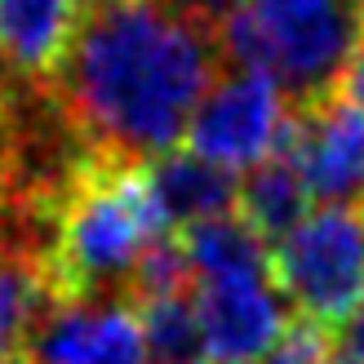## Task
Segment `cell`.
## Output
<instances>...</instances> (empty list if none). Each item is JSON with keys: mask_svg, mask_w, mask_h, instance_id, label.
I'll use <instances>...</instances> for the list:
<instances>
[{"mask_svg": "<svg viewBox=\"0 0 364 364\" xmlns=\"http://www.w3.org/2000/svg\"><path fill=\"white\" fill-rule=\"evenodd\" d=\"M218 36L156 0H85L53 89L89 156L147 165L187 138L200 98L223 71Z\"/></svg>", "mask_w": 364, "mask_h": 364, "instance_id": "1", "label": "cell"}, {"mask_svg": "<svg viewBox=\"0 0 364 364\" xmlns=\"http://www.w3.org/2000/svg\"><path fill=\"white\" fill-rule=\"evenodd\" d=\"M218 45L231 67L258 71L294 112L338 94L364 45V0H235Z\"/></svg>", "mask_w": 364, "mask_h": 364, "instance_id": "2", "label": "cell"}, {"mask_svg": "<svg viewBox=\"0 0 364 364\" xmlns=\"http://www.w3.org/2000/svg\"><path fill=\"white\" fill-rule=\"evenodd\" d=\"M165 231L138 165L89 160L58 205L49 276L58 298H124L147 245Z\"/></svg>", "mask_w": 364, "mask_h": 364, "instance_id": "3", "label": "cell"}, {"mask_svg": "<svg viewBox=\"0 0 364 364\" xmlns=\"http://www.w3.org/2000/svg\"><path fill=\"white\" fill-rule=\"evenodd\" d=\"M271 284L294 302L302 320L333 333L364 302V227L351 209L324 205L271 245Z\"/></svg>", "mask_w": 364, "mask_h": 364, "instance_id": "4", "label": "cell"}, {"mask_svg": "<svg viewBox=\"0 0 364 364\" xmlns=\"http://www.w3.org/2000/svg\"><path fill=\"white\" fill-rule=\"evenodd\" d=\"M289 116H294V107L284 102V94L267 76L231 67V71H218L209 94L200 98L187 124V147L196 156H205L209 165L240 173L280 147Z\"/></svg>", "mask_w": 364, "mask_h": 364, "instance_id": "5", "label": "cell"}, {"mask_svg": "<svg viewBox=\"0 0 364 364\" xmlns=\"http://www.w3.org/2000/svg\"><path fill=\"white\" fill-rule=\"evenodd\" d=\"M205 364H258L284 333L289 306L271 276L200 280L191 289Z\"/></svg>", "mask_w": 364, "mask_h": 364, "instance_id": "6", "label": "cell"}, {"mask_svg": "<svg viewBox=\"0 0 364 364\" xmlns=\"http://www.w3.org/2000/svg\"><path fill=\"white\" fill-rule=\"evenodd\" d=\"M23 364H151L124 298H53Z\"/></svg>", "mask_w": 364, "mask_h": 364, "instance_id": "7", "label": "cell"}, {"mask_svg": "<svg viewBox=\"0 0 364 364\" xmlns=\"http://www.w3.org/2000/svg\"><path fill=\"white\" fill-rule=\"evenodd\" d=\"M276 151L298 160L311 200L342 209L351 200H364V112L347 98L294 112Z\"/></svg>", "mask_w": 364, "mask_h": 364, "instance_id": "8", "label": "cell"}, {"mask_svg": "<svg viewBox=\"0 0 364 364\" xmlns=\"http://www.w3.org/2000/svg\"><path fill=\"white\" fill-rule=\"evenodd\" d=\"M138 169L165 231H187L209 223V218L235 213V182L240 178L223 165H209L191 147H169Z\"/></svg>", "mask_w": 364, "mask_h": 364, "instance_id": "9", "label": "cell"}, {"mask_svg": "<svg viewBox=\"0 0 364 364\" xmlns=\"http://www.w3.org/2000/svg\"><path fill=\"white\" fill-rule=\"evenodd\" d=\"M80 18L85 0H0V63L23 80H53Z\"/></svg>", "mask_w": 364, "mask_h": 364, "instance_id": "10", "label": "cell"}, {"mask_svg": "<svg viewBox=\"0 0 364 364\" xmlns=\"http://www.w3.org/2000/svg\"><path fill=\"white\" fill-rule=\"evenodd\" d=\"M306 213H311V191L289 151H271L235 182V218L258 231L267 245L284 240Z\"/></svg>", "mask_w": 364, "mask_h": 364, "instance_id": "11", "label": "cell"}, {"mask_svg": "<svg viewBox=\"0 0 364 364\" xmlns=\"http://www.w3.org/2000/svg\"><path fill=\"white\" fill-rule=\"evenodd\" d=\"M53 298H58V289H53L45 258L0 249V364L27 360V347Z\"/></svg>", "mask_w": 364, "mask_h": 364, "instance_id": "12", "label": "cell"}, {"mask_svg": "<svg viewBox=\"0 0 364 364\" xmlns=\"http://www.w3.org/2000/svg\"><path fill=\"white\" fill-rule=\"evenodd\" d=\"M187 249L191 276L200 280H235V276H271V245L235 213L209 218L200 227L178 231Z\"/></svg>", "mask_w": 364, "mask_h": 364, "instance_id": "13", "label": "cell"}, {"mask_svg": "<svg viewBox=\"0 0 364 364\" xmlns=\"http://www.w3.org/2000/svg\"><path fill=\"white\" fill-rule=\"evenodd\" d=\"M134 311H138L142 347H147L151 364H196V360H205L191 294L151 298V302H138Z\"/></svg>", "mask_w": 364, "mask_h": 364, "instance_id": "14", "label": "cell"}, {"mask_svg": "<svg viewBox=\"0 0 364 364\" xmlns=\"http://www.w3.org/2000/svg\"><path fill=\"white\" fill-rule=\"evenodd\" d=\"M191 289H196V276H191L187 249H182V235L178 231H160L147 245V253L138 258L124 298H134V306H138V302H151V298L191 294Z\"/></svg>", "mask_w": 364, "mask_h": 364, "instance_id": "15", "label": "cell"}, {"mask_svg": "<svg viewBox=\"0 0 364 364\" xmlns=\"http://www.w3.org/2000/svg\"><path fill=\"white\" fill-rule=\"evenodd\" d=\"M333 355V338L324 324L316 320H289L284 324V333L271 342V351L258 360V364H324Z\"/></svg>", "mask_w": 364, "mask_h": 364, "instance_id": "16", "label": "cell"}, {"mask_svg": "<svg viewBox=\"0 0 364 364\" xmlns=\"http://www.w3.org/2000/svg\"><path fill=\"white\" fill-rule=\"evenodd\" d=\"M156 5H165L169 14H178V18H187V23L218 36V27H223L227 14L235 9V0H156Z\"/></svg>", "mask_w": 364, "mask_h": 364, "instance_id": "17", "label": "cell"}, {"mask_svg": "<svg viewBox=\"0 0 364 364\" xmlns=\"http://www.w3.org/2000/svg\"><path fill=\"white\" fill-rule=\"evenodd\" d=\"M342 355H351L355 364H364V302L351 311V320L342 324Z\"/></svg>", "mask_w": 364, "mask_h": 364, "instance_id": "18", "label": "cell"}, {"mask_svg": "<svg viewBox=\"0 0 364 364\" xmlns=\"http://www.w3.org/2000/svg\"><path fill=\"white\" fill-rule=\"evenodd\" d=\"M338 94L347 98L351 107H360V112H364V45H360V53L351 58L347 76H342V85H338Z\"/></svg>", "mask_w": 364, "mask_h": 364, "instance_id": "19", "label": "cell"}, {"mask_svg": "<svg viewBox=\"0 0 364 364\" xmlns=\"http://www.w3.org/2000/svg\"><path fill=\"white\" fill-rule=\"evenodd\" d=\"M324 364H355V360H351V355H329Z\"/></svg>", "mask_w": 364, "mask_h": 364, "instance_id": "20", "label": "cell"}, {"mask_svg": "<svg viewBox=\"0 0 364 364\" xmlns=\"http://www.w3.org/2000/svg\"><path fill=\"white\" fill-rule=\"evenodd\" d=\"M355 218H360V227H364V200H360V213H355Z\"/></svg>", "mask_w": 364, "mask_h": 364, "instance_id": "21", "label": "cell"}, {"mask_svg": "<svg viewBox=\"0 0 364 364\" xmlns=\"http://www.w3.org/2000/svg\"><path fill=\"white\" fill-rule=\"evenodd\" d=\"M196 364H205V360H196Z\"/></svg>", "mask_w": 364, "mask_h": 364, "instance_id": "22", "label": "cell"}]
</instances>
